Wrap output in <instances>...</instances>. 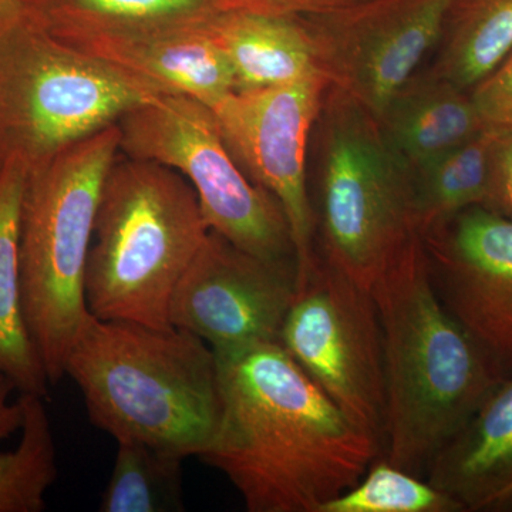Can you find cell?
Segmentation results:
<instances>
[{
	"label": "cell",
	"instance_id": "cell-20",
	"mask_svg": "<svg viewBox=\"0 0 512 512\" xmlns=\"http://www.w3.org/2000/svg\"><path fill=\"white\" fill-rule=\"evenodd\" d=\"M512 52V0H451L430 70L471 90Z\"/></svg>",
	"mask_w": 512,
	"mask_h": 512
},
{
	"label": "cell",
	"instance_id": "cell-12",
	"mask_svg": "<svg viewBox=\"0 0 512 512\" xmlns=\"http://www.w3.org/2000/svg\"><path fill=\"white\" fill-rule=\"evenodd\" d=\"M296 292V268L272 264L210 231L175 286L170 323L214 353L278 342Z\"/></svg>",
	"mask_w": 512,
	"mask_h": 512
},
{
	"label": "cell",
	"instance_id": "cell-14",
	"mask_svg": "<svg viewBox=\"0 0 512 512\" xmlns=\"http://www.w3.org/2000/svg\"><path fill=\"white\" fill-rule=\"evenodd\" d=\"M205 26L146 35L92 37L69 45L143 80L161 93L183 94L212 109L235 92V83L231 67Z\"/></svg>",
	"mask_w": 512,
	"mask_h": 512
},
{
	"label": "cell",
	"instance_id": "cell-2",
	"mask_svg": "<svg viewBox=\"0 0 512 512\" xmlns=\"http://www.w3.org/2000/svg\"><path fill=\"white\" fill-rule=\"evenodd\" d=\"M383 332V458L426 478L440 448L507 377L444 308L423 239L372 288Z\"/></svg>",
	"mask_w": 512,
	"mask_h": 512
},
{
	"label": "cell",
	"instance_id": "cell-27",
	"mask_svg": "<svg viewBox=\"0 0 512 512\" xmlns=\"http://www.w3.org/2000/svg\"><path fill=\"white\" fill-rule=\"evenodd\" d=\"M484 208L512 220V131L495 138L490 188Z\"/></svg>",
	"mask_w": 512,
	"mask_h": 512
},
{
	"label": "cell",
	"instance_id": "cell-11",
	"mask_svg": "<svg viewBox=\"0 0 512 512\" xmlns=\"http://www.w3.org/2000/svg\"><path fill=\"white\" fill-rule=\"evenodd\" d=\"M328 89V80L318 72L284 86L234 92L210 107L239 167L284 210L296 276L309 268L316 252L306 157Z\"/></svg>",
	"mask_w": 512,
	"mask_h": 512
},
{
	"label": "cell",
	"instance_id": "cell-17",
	"mask_svg": "<svg viewBox=\"0 0 512 512\" xmlns=\"http://www.w3.org/2000/svg\"><path fill=\"white\" fill-rule=\"evenodd\" d=\"M205 30L231 67L235 92L284 86L319 72L301 16L220 12Z\"/></svg>",
	"mask_w": 512,
	"mask_h": 512
},
{
	"label": "cell",
	"instance_id": "cell-13",
	"mask_svg": "<svg viewBox=\"0 0 512 512\" xmlns=\"http://www.w3.org/2000/svg\"><path fill=\"white\" fill-rule=\"evenodd\" d=\"M434 291L505 377L512 375V220L461 211L421 237Z\"/></svg>",
	"mask_w": 512,
	"mask_h": 512
},
{
	"label": "cell",
	"instance_id": "cell-18",
	"mask_svg": "<svg viewBox=\"0 0 512 512\" xmlns=\"http://www.w3.org/2000/svg\"><path fill=\"white\" fill-rule=\"evenodd\" d=\"M29 168L0 163V377L20 394L46 397L50 380L26 320L20 276V218Z\"/></svg>",
	"mask_w": 512,
	"mask_h": 512
},
{
	"label": "cell",
	"instance_id": "cell-22",
	"mask_svg": "<svg viewBox=\"0 0 512 512\" xmlns=\"http://www.w3.org/2000/svg\"><path fill=\"white\" fill-rule=\"evenodd\" d=\"M185 460L141 441H117L116 460L101 493L99 511H184Z\"/></svg>",
	"mask_w": 512,
	"mask_h": 512
},
{
	"label": "cell",
	"instance_id": "cell-25",
	"mask_svg": "<svg viewBox=\"0 0 512 512\" xmlns=\"http://www.w3.org/2000/svg\"><path fill=\"white\" fill-rule=\"evenodd\" d=\"M471 96L485 128L512 131V52L471 89Z\"/></svg>",
	"mask_w": 512,
	"mask_h": 512
},
{
	"label": "cell",
	"instance_id": "cell-16",
	"mask_svg": "<svg viewBox=\"0 0 512 512\" xmlns=\"http://www.w3.org/2000/svg\"><path fill=\"white\" fill-rule=\"evenodd\" d=\"M390 150L410 171L485 130L471 90L426 70L417 72L377 119Z\"/></svg>",
	"mask_w": 512,
	"mask_h": 512
},
{
	"label": "cell",
	"instance_id": "cell-1",
	"mask_svg": "<svg viewBox=\"0 0 512 512\" xmlns=\"http://www.w3.org/2000/svg\"><path fill=\"white\" fill-rule=\"evenodd\" d=\"M221 416L200 460L217 468L249 512H319L383 456L360 426L279 342L215 353Z\"/></svg>",
	"mask_w": 512,
	"mask_h": 512
},
{
	"label": "cell",
	"instance_id": "cell-21",
	"mask_svg": "<svg viewBox=\"0 0 512 512\" xmlns=\"http://www.w3.org/2000/svg\"><path fill=\"white\" fill-rule=\"evenodd\" d=\"M498 131L485 130L414 170L413 202L421 237L471 207H484Z\"/></svg>",
	"mask_w": 512,
	"mask_h": 512
},
{
	"label": "cell",
	"instance_id": "cell-9",
	"mask_svg": "<svg viewBox=\"0 0 512 512\" xmlns=\"http://www.w3.org/2000/svg\"><path fill=\"white\" fill-rule=\"evenodd\" d=\"M278 342L340 409L383 443V332L370 289L316 251L296 276Z\"/></svg>",
	"mask_w": 512,
	"mask_h": 512
},
{
	"label": "cell",
	"instance_id": "cell-29",
	"mask_svg": "<svg viewBox=\"0 0 512 512\" xmlns=\"http://www.w3.org/2000/svg\"><path fill=\"white\" fill-rule=\"evenodd\" d=\"M22 10V0H0V20L15 16Z\"/></svg>",
	"mask_w": 512,
	"mask_h": 512
},
{
	"label": "cell",
	"instance_id": "cell-15",
	"mask_svg": "<svg viewBox=\"0 0 512 512\" xmlns=\"http://www.w3.org/2000/svg\"><path fill=\"white\" fill-rule=\"evenodd\" d=\"M426 480L464 511H512V375L440 448Z\"/></svg>",
	"mask_w": 512,
	"mask_h": 512
},
{
	"label": "cell",
	"instance_id": "cell-24",
	"mask_svg": "<svg viewBox=\"0 0 512 512\" xmlns=\"http://www.w3.org/2000/svg\"><path fill=\"white\" fill-rule=\"evenodd\" d=\"M319 512H464V507L426 478L380 457L359 483L323 504Z\"/></svg>",
	"mask_w": 512,
	"mask_h": 512
},
{
	"label": "cell",
	"instance_id": "cell-7",
	"mask_svg": "<svg viewBox=\"0 0 512 512\" xmlns=\"http://www.w3.org/2000/svg\"><path fill=\"white\" fill-rule=\"evenodd\" d=\"M160 94L57 39L23 8L0 20V163L15 157L32 170Z\"/></svg>",
	"mask_w": 512,
	"mask_h": 512
},
{
	"label": "cell",
	"instance_id": "cell-26",
	"mask_svg": "<svg viewBox=\"0 0 512 512\" xmlns=\"http://www.w3.org/2000/svg\"><path fill=\"white\" fill-rule=\"evenodd\" d=\"M363 0H215L221 12L269 16H313L348 8Z\"/></svg>",
	"mask_w": 512,
	"mask_h": 512
},
{
	"label": "cell",
	"instance_id": "cell-10",
	"mask_svg": "<svg viewBox=\"0 0 512 512\" xmlns=\"http://www.w3.org/2000/svg\"><path fill=\"white\" fill-rule=\"evenodd\" d=\"M451 0H363L301 16L329 89L379 119L394 94L437 49Z\"/></svg>",
	"mask_w": 512,
	"mask_h": 512
},
{
	"label": "cell",
	"instance_id": "cell-28",
	"mask_svg": "<svg viewBox=\"0 0 512 512\" xmlns=\"http://www.w3.org/2000/svg\"><path fill=\"white\" fill-rule=\"evenodd\" d=\"M15 386L5 377H0V444L18 433L25 420V404L22 397L16 402H10V393Z\"/></svg>",
	"mask_w": 512,
	"mask_h": 512
},
{
	"label": "cell",
	"instance_id": "cell-6",
	"mask_svg": "<svg viewBox=\"0 0 512 512\" xmlns=\"http://www.w3.org/2000/svg\"><path fill=\"white\" fill-rule=\"evenodd\" d=\"M316 128V251L372 291L421 241L412 171L387 146L375 117L336 90L326 92Z\"/></svg>",
	"mask_w": 512,
	"mask_h": 512
},
{
	"label": "cell",
	"instance_id": "cell-23",
	"mask_svg": "<svg viewBox=\"0 0 512 512\" xmlns=\"http://www.w3.org/2000/svg\"><path fill=\"white\" fill-rule=\"evenodd\" d=\"M25 404L22 436L12 451L0 453V512H40L55 484L57 451L45 397L20 394Z\"/></svg>",
	"mask_w": 512,
	"mask_h": 512
},
{
	"label": "cell",
	"instance_id": "cell-5",
	"mask_svg": "<svg viewBox=\"0 0 512 512\" xmlns=\"http://www.w3.org/2000/svg\"><path fill=\"white\" fill-rule=\"evenodd\" d=\"M120 154L117 124L29 170L20 218L23 306L50 384L90 312L86 269L104 181Z\"/></svg>",
	"mask_w": 512,
	"mask_h": 512
},
{
	"label": "cell",
	"instance_id": "cell-8",
	"mask_svg": "<svg viewBox=\"0 0 512 512\" xmlns=\"http://www.w3.org/2000/svg\"><path fill=\"white\" fill-rule=\"evenodd\" d=\"M117 126L120 153L165 165L192 185L211 231L264 261L296 268L284 210L239 167L207 104L160 94Z\"/></svg>",
	"mask_w": 512,
	"mask_h": 512
},
{
	"label": "cell",
	"instance_id": "cell-3",
	"mask_svg": "<svg viewBox=\"0 0 512 512\" xmlns=\"http://www.w3.org/2000/svg\"><path fill=\"white\" fill-rule=\"evenodd\" d=\"M94 426L116 441H141L200 457L221 416L214 350L183 329H157L90 313L64 362Z\"/></svg>",
	"mask_w": 512,
	"mask_h": 512
},
{
	"label": "cell",
	"instance_id": "cell-4",
	"mask_svg": "<svg viewBox=\"0 0 512 512\" xmlns=\"http://www.w3.org/2000/svg\"><path fill=\"white\" fill-rule=\"evenodd\" d=\"M210 231L183 175L153 161L117 158L101 191L87 259L89 312L173 328L175 286Z\"/></svg>",
	"mask_w": 512,
	"mask_h": 512
},
{
	"label": "cell",
	"instance_id": "cell-19",
	"mask_svg": "<svg viewBox=\"0 0 512 512\" xmlns=\"http://www.w3.org/2000/svg\"><path fill=\"white\" fill-rule=\"evenodd\" d=\"M22 8L67 43L201 28L221 12L215 0H22Z\"/></svg>",
	"mask_w": 512,
	"mask_h": 512
}]
</instances>
